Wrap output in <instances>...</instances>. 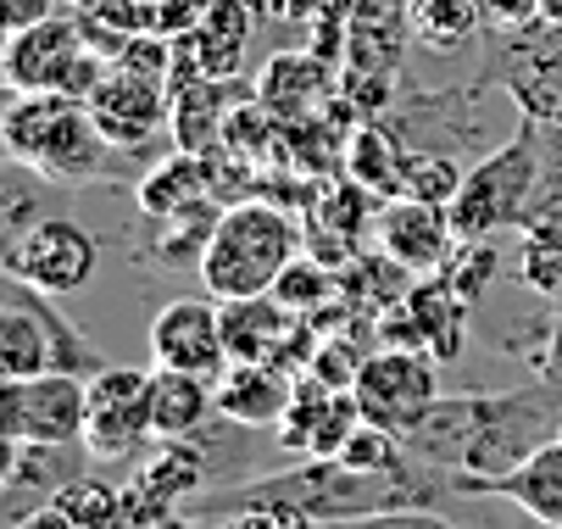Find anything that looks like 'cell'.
Listing matches in <instances>:
<instances>
[{"label": "cell", "instance_id": "3957f363", "mask_svg": "<svg viewBox=\"0 0 562 529\" xmlns=\"http://www.w3.org/2000/svg\"><path fill=\"white\" fill-rule=\"evenodd\" d=\"M306 229L279 206V201H234L217 212V229L201 257V290L212 301H246V295H273L279 273L301 257Z\"/></svg>", "mask_w": 562, "mask_h": 529}, {"label": "cell", "instance_id": "74e56055", "mask_svg": "<svg viewBox=\"0 0 562 529\" xmlns=\"http://www.w3.org/2000/svg\"><path fill=\"white\" fill-rule=\"evenodd\" d=\"M535 18L551 23V29H562V0H535Z\"/></svg>", "mask_w": 562, "mask_h": 529}, {"label": "cell", "instance_id": "836d02e7", "mask_svg": "<svg viewBox=\"0 0 562 529\" xmlns=\"http://www.w3.org/2000/svg\"><path fill=\"white\" fill-rule=\"evenodd\" d=\"M56 12H61V0H0V23H7V34L34 29V23H45Z\"/></svg>", "mask_w": 562, "mask_h": 529}, {"label": "cell", "instance_id": "9a60e30c", "mask_svg": "<svg viewBox=\"0 0 562 529\" xmlns=\"http://www.w3.org/2000/svg\"><path fill=\"white\" fill-rule=\"evenodd\" d=\"M457 496H496L513 502L518 513H529L535 524H562V429L551 440H540L529 458L507 474H451Z\"/></svg>", "mask_w": 562, "mask_h": 529}, {"label": "cell", "instance_id": "60d3db41", "mask_svg": "<svg viewBox=\"0 0 562 529\" xmlns=\"http://www.w3.org/2000/svg\"><path fill=\"white\" fill-rule=\"evenodd\" d=\"M551 529H562V524H551Z\"/></svg>", "mask_w": 562, "mask_h": 529}, {"label": "cell", "instance_id": "4dcf8cb0", "mask_svg": "<svg viewBox=\"0 0 562 529\" xmlns=\"http://www.w3.org/2000/svg\"><path fill=\"white\" fill-rule=\"evenodd\" d=\"M491 279H496V246L491 240H462L457 257L446 262V284L468 301V307H479V295L491 290Z\"/></svg>", "mask_w": 562, "mask_h": 529}, {"label": "cell", "instance_id": "e575fe53", "mask_svg": "<svg viewBox=\"0 0 562 529\" xmlns=\"http://www.w3.org/2000/svg\"><path fill=\"white\" fill-rule=\"evenodd\" d=\"M535 380L551 385V391H562V301H557V318H551L546 351H540V362H535Z\"/></svg>", "mask_w": 562, "mask_h": 529}, {"label": "cell", "instance_id": "f1b7e54d", "mask_svg": "<svg viewBox=\"0 0 562 529\" xmlns=\"http://www.w3.org/2000/svg\"><path fill=\"white\" fill-rule=\"evenodd\" d=\"M462 173H468V168H462L457 157H446V150H407V168H401V195L451 206Z\"/></svg>", "mask_w": 562, "mask_h": 529}, {"label": "cell", "instance_id": "4fadbf2b", "mask_svg": "<svg viewBox=\"0 0 562 529\" xmlns=\"http://www.w3.org/2000/svg\"><path fill=\"white\" fill-rule=\"evenodd\" d=\"M90 117L117 150H139L173 123V90H168V79L106 67V79L90 90Z\"/></svg>", "mask_w": 562, "mask_h": 529}, {"label": "cell", "instance_id": "ab89813d", "mask_svg": "<svg viewBox=\"0 0 562 529\" xmlns=\"http://www.w3.org/2000/svg\"><path fill=\"white\" fill-rule=\"evenodd\" d=\"M61 7H85V0H61Z\"/></svg>", "mask_w": 562, "mask_h": 529}, {"label": "cell", "instance_id": "5b68a950", "mask_svg": "<svg viewBox=\"0 0 562 529\" xmlns=\"http://www.w3.org/2000/svg\"><path fill=\"white\" fill-rule=\"evenodd\" d=\"M95 373L101 357L56 313V295L7 273L0 279V380H40V373Z\"/></svg>", "mask_w": 562, "mask_h": 529}, {"label": "cell", "instance_id": "d6a6232c", "mask_svg": "<svg viewBox=\"0 0 562 529\" xmlns=\"http://www.w3.org/2000/svg\"><path fill=\"white\" fill-rule=\"evenodd\" d=\"M324 529H457L446 513L435 507H390V513H368V518H340Z\"/></svg>", "mask_w": 562, "mask_h": 529}, {"label": "cell", "instance_id": "e0dca14e", "mask_svg": "<svg viewBox=\"0 0 562 529\" xmlns=\"http://www.w3.org/2000/svg\"><path fill=\"white\" fill-rule=\"evenodd\" d=\"M295 373L279 362H228L217 380V418L239 424V429H279L290 402H295Z\"/></svg>", "mask_w": 562, "mask_h": 529}, {"label": "cell", "instance_id": "8fae6325", "mask_svg": "<svg viewBox=\"0 0 562 529\" xmlns=\"http://www.w3.org/2000/svg\"><path fill=\"white\" fill-rule=\"evenodd\" d=\"M150 373L156 368H95L90 373L85 446L95 458H128L139 440H150Z\"/></svg>", "mask_w": 562, "mask_h": 529}, {"label": "cell", "instance_id": "52a82bcc", "mask_svg": "<svg viewBox=\"0 0 562 529\" xmlns=\"http://www.w3.org/2000/svg\"><path fill=\"white\" fill-rule=\"evenodd\" d=\"M351 396H357L362 418H373L395 435H413L429 418V407L440 402V362L429 351L379 346L373 357H362Z\"/></svg>", "mask_w": 562, "mask_h": 529}, {"label": "cell", "instance_id": "1f68e13d", "mask_svg": "<svg viewBox=\"0 0 562 529\" xmlns=\"http://www.w3.org/2000/svg\"><path fill=\"white\" fill-rule=\"evenodd\" d=\"M223 529H317V518L284 496H257V502H239L228 507V518H217Z\"/></svg>", "mask_w": 562, "mask_h": 529}, {"label": "cell", "instance_id": "7a4b0ae2", "mask_svg": "<svg viewBox=\"0 0 562 529\" xmlns=\"http://www.w3.org/2000/svg\"><path fill=\"white\" fill-rule=\"evenodd\" d=\"M7 150L12 168L50 179V184H85V179H106L123 150L95 128L90 101L61 95V90H23L7 106Z\"/></svg>", "mask_w": 562, "mask_h": 529}, {"label": "cell", "instance_id": "7c38bea8", "mask_svg": "<svg viewBox=\"0 0 562 529\" xmlns=\"http://www.w3.org/2000/svg\"><path fill=\"white\" fill-rule=\"evenodd\" d=\"M150 368H179V373H201V380H223L228 368V346H223V307L212 295H184L168 301L150 324Z\"/></svg>", "mask_w": 562, "mask_h": 529}, {"label": "cell", "instance_id": "30bf717a", "mask_svg": "<svg viewBox=\"0 0 562 529\" xmlns=\"http://www.w3.org/2000/svg\"><path fill=\"white\" fill-rule=\"evenodd\" d=\"M496 85H507V95L518 101L524 117L562 123V29H551V23L502 29Z\"/></svg>", "mask_w": 562, "mask_h": 529}, {"label": "cell", "instance_id": "44dd1931", "mask_svg": "<svg viewBox=\"0 0 562 529\" xmlns=\"http://www.w3.org/2000/svg\"><path fill=\"white\" fill-rule=\"evenodd\" d=\"M212 168H206V157H195V150H179V157H168L162 168H150L145 179H139V212L145 217H173V212H184V206H201V201H212Z\"/></svg>", "mask_w": 562, "mask_h": 529}, {"label": "cell", "instance_id": "d6986e66", "mask_svg": "<svg viewBox=\"0 0 562 529\" xmlns=\"http://www.w3.org/2000/svg\"><path fill=\"white\" fill-rule=\"evenodd\" d=\"M217 413V385L201 373H179V368H156L150 373V440H190L212 424Z\"/></svg>", "mask_w": 562, "mask_h": 529}, {"label": "cell", "instance_id": "7402d4cb", "mask_svg": "<svg viewBox=\"0 0 562 529\" xmlns=\"http://www.w3.org/2000/svg\"><path fill=\"white\" fill-rule=\"evenodd\" d=\"M340 85L324 72L317 56H273L268 72H262V106L273 117H317L312 106L329 101Z\"/></svg>", "mask_w": 562, "mask_h": 529}, {"label": "cell", "instance_id": "6da1fadb", "mask_svg": "<svg viewBox=\"0 0 562 529\" xmlns=\"http://www.w3.org/2000/svg\"><path fill=\"white\" fill-rule=\"evenodd\" d=\"M557 429H562V391L535 380L518 391L440 396L429 418L401 440H407L413 458L446 474H507Z\"/></svg>", "mask_w": 562, "mask_h": 529}, {"label": "cell", "instance_id": "83f0119b", "mask_svg": "<svg viewBox=\"0 0 562 529\" xmlns=\"http://www.w3.org/2000/svg\"><path fill=\"white\" fill-rule=\"evenodd\" d=\"M50 502H56L78 529H117V518H123V491L106 485V480H90V474H72Z\"/></svg>", "mask_w": 562, "mask_h": 529}, {"label": "cell", "instance_id": "9c48e42d", "mask_svg": "<svg viewBox=\"0 0 562 529\" xmlns=\"http://www.w3.org/2000/svg\"><path fill=\"white\" fill-rule=\"evenodd\" d=\"M101 268V240L85 229L78 217H34L29 229H18L7 240V273L40 284L45 295H72L85 290Z\"/></svg>", "mask_w": 562, "mask_h": 529}, {"label": "cell", "instance_id": "ffe728a7", "mask_svg": "<svg viewBox=\"0 0 562 529\" xmlns=\"http://www.w3.org/2000/svg\"><path fill=\"white\" fill-rule=\"evenodd\" d=\"M407 307L418 318V335H424V351L435 362H457L462 357V335H468V301L446 284V273H429L407 290Z\"/></svg>", "mask_w": 562, "mask_h": 529}, {"label": "cell", "instance_id": "8992f818", "mask_svg": "<svg viewBox=\"0 0 562 529\" xmlns=\"http://www.w3.org/2000/svg\"><path fill=\"white\" fill-rule=\"evenodd\" d=\"M106 56L90 45L78 12H56L34 29H18L7 40V90L23 95V90H61V95H78L90 101V90L106 79Z\"/></svg>", "mask_w": 562, "mask_h": 529}, {"label": "cell", "instance_id": "603a6c76", "mask_svg": "<svg viewBox=\"0 0 562 529\" xmlns=\"http://www.w3.org/2000/svg\"><path fill=\"white\" fill-rule=\"evenodd\" d=\"M72 474H78L72 446H50V440H7V469H0V480H7V496L34 491L40 502H50Z\"/></svg>", "mask_w": 562, "mask_h": 529}, {"label": "cell", "instance_id": "5bb4252c", "mask_svg": "<svg viewBox=\"0 0 562 529\" xmlns=\"http://www.w3.org/2000/svg\"><path fill=\"white\" fill-rule=\"evenodd\" d=\"M373 240H379V251H384V257H395L413 279L446 273V262H451V257H457V246H462L451 212H446V206H435V201H413V195L384 201Z\"/></svg>", "mask_w": 562, "mask_h": 529}, {"label": "cell", "instance_id": "8d00e7d4", "mask_svg": "<svg viewBox=\"0 0 562 529\" xmlns=\"http://www.w3.org/2000/svg\"><path fill=\"white\" fill-rule=\"evenodd\" d=\"M12 529H78V524H72L56 502H34L29 513H18V518H12Z\"/></svg>", "mask_w": 562, "mask_h": 529}, {"label": "cell", "instance_id": "f546056e", "mask_svg": "<svg viewBox=\"0 0 562 529\" xmlns=\"http://www.w3.org/2000/svg\"><path fill=\"white\" fill-rule=\"evenodd\" d=\"M335 458H340L346 469H357V474H384V469H395L401 458H407V440H401L395 429H384V424H373V418H362V424L340 440Z\"/></svg>", "mask_w": 562, "mask_h": 529}, {"label": "cell", "instance_id": "4316f807", "mask_svg": "<svg viewBox=\"0 0 562 529\" xmlns=\"http://www.w3.org/2000/svg\"><path fill=\"white\" fill-rule=\"evenodd\" d=\"M485 12H479V0H413V34L435 50H457Z\"/></svg>", "mask_w": 562, "mask_h": 529}, {"label": "cell", "instance_id": "f35d334b", "mask_svg": "<svg viewBox=\"0 0 562 529\" xmlns=\"http://www.w3.org/2000/svg\"><path fill=\"white\" fill-rule=\"evenodd\" d=\"M190 518H195V513H190ZM190 529H223V524H217V518H195Z\"/></svg>", "mask_w": 562, "mask_h": 529}, {"label": "cell", "instance_id": "cb8c5ba5", "mask_svg": "<svg viewBox=\"0 0 562 529\" xmlns=\"http://www.w3.org/2000/svg\"><path fill=\"white\" fill-rule=\"evenodd\" d=\"M401 168H407V150L395 145V134L384 123H362L346 139V179H357L379 201H395L401 195Z\"/></svg>", "mask_w": 562, "mask_h": 529}, {"label": "cell", "instance_id": "277c9868", "mask_svg": "<svg viewBox=\"0 0 562 529\" xmlns=\"http://www.w3.org/2000/svg\"><path fill=\"white\" fill-rule=\"evenodd\" d=\"M540 150H546V123L524 117L513 128V139H502L479 162H468V173L446 206L462 240H491L502 229H518L524 206L535 195V179H540Z\"/></svg>", "mask_w": 562, "mask_h": 529}, {"label": "cell", "instance_id": "2e32d148", "mask_svg": "<svg viewBox=\"0 0 562 529\" xmlns=\"http://www.w3.org/2000/svg\"><path fill=\"white\" fill-rule=\"evenodd\" d=\"M362 424V407L351 391H329L317 385L312 373L295 385V402L284 413V424L273 429V446L284 451V458H335L340 440Z\"/></svg>", "mask_w": 562, "mask_h": 529}, {"label": "cell", "instance_id": "ac0fdd59", "mask_svg": "<svg viewBox=\"0 0 562 529\" xmlns=\"http://www.w3.org/2000/svg\"><path fill=\"white\" fill-rule=\"evenodd\" d=\"M251 29H257L251 0H212L206 18L173 45V56H184L195 67L190 79H228V72L239 67V56H246Z\"/></svg>", "mask_w": 562, "mask_h": 529}, {"label": "cell", "instance_id": "d590c367", "mask_svg": "<svg viewBox=\"0 0 562 529\" xmlns=\"http://www.w3.org/2000/svg\"><path fill=\"white\" fill-rule=\"evenodd\" d=\"M479 12H485V23L502 34V29H524V23H535V0H479Z\"/></svg>", "mask_w": 562, "mask_h": 529}, {"label": "cell", "instance_id": "d4e9b609", "mask_svg": "<svg viewBox=\"0 0 562 529\" xmlns=\"http://www.w3.org/2000/svg\"><path fill=\"white\" fill-rule=\"evenodd\" d=\"M273 295L284 301L295 318H312V313H324L329 301H340V273H335L329 262H317L312 251H301V257L279 273Z\"/></svg>", "mask_w": 562, "mask_h": 529}, {"label": "cell", "instance_id": "484cf974", "mask_svg": "<svg viewBox=\"0 0 562 529\" xmlns=\"http://www.w3.org/2000/svg\"><path fill=\"white\" fill-rule=\"evenodd\" d=\"M518 279L540 301H562V223H535L518 246Z\"/></svg>", "mask_w": 562, "mask_h": 529}, {"label": "cell", "instance_id": "ba28073f", "mask_svg": "<svg viewBox=\"0 0 562 529\" xmlns=\"http://www.w3.org/2000/svg\"><path fill=\"white\" fill-rule=\"evenodd\" d=\"M90 373H40V380H0V435L7 440H50L85 446Z\"/></svg>", "mask_w": 562, "mask_h": 529}]
</instances>
